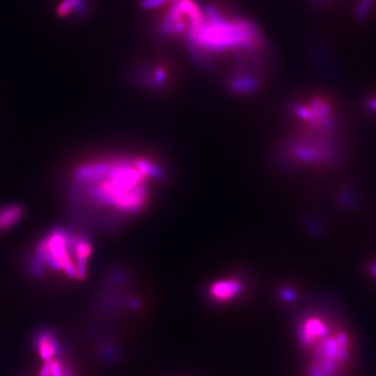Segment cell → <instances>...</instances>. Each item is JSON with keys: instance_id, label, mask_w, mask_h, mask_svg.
Wrapping results in <instances>:
<instances>
[{"instance_id": "6da1fadb", "label": "cell", "mask_w": 376, "mask_h": 376, "mask_svg": "<svg viewBox=\"0 0 376 376\" xmlns=\"http://www.w3.org/2000/svg\"><path fill=\"white\" fill-rule=\"evenodd\" d=\"M163 176L162 166L144 156H120L84 164L74 173L90 201L120 216L140 213Z\"/></svg>"}, {"instance_id": "7a4b0ae2", "label": "cell", "mask_w": 376, "mask_h": 376, "mask_svg": "<svg viewBox=\"0 0 376 376\" xmlns=\"http://www.w3.org/2000/svg\"><path fill=\"white\" fill-rule=\"evenodd\" d=\"M76 236L62 229L50 232L38 245L35 258L30 269L40 275L44 268L63 271L68 277L78 279L74 255Z\"/></svg>"}, {"instance_id": "3957f363", "label": "cell", "mask_w": 376, "mask_h": 376, "mask_svg": "<svg viewBox=\"0 0 376 376\" xmlns=\"http://www.w3.org/2000/svg\"><path fill=\"white\" fill-rule=\"evenodd\" d=\"M140 72L141 82L156 92H167L177 83L178 68L173 59L159 54L145 63Z\"/></svg>"}, {"instance_id": "277c9868", "label": "cell", "mask_w": 376, "mask_h": 376, "mask_svg": "<svg viewBox=\"0 0 376 376\" xmlns=\"http://www.w3.org/2000/svg\"><path fill=\"white\" fill-rule=\"evenodd\" d=\"M242 282L237 278L219 279L212 284L208 290L211 300L218 303H226L234 300L242 292Z\"/></svg>"}, {"instance_id": "5b68a950", "label": "cell", "mask_w": 376, "mask_h": 376, "mask_svg": "<svg viewBox=\"0 0 376 376\" xmlns=\"http://www.w3.org/2000/svg\"><path fill=\"white\" fill-rule=\"evenodd\" d=\"M36 343L40 356L46 362L51 361V359L59 353V344L49 331H43L39 334Z\"/></svg>"}, {"instance_id": "8992f818", "label": "cell", "mask_w": 376, "mask_h": 376, "mask_svg": "<svg viewBox=\"0 0 376 376\" xmlns=\"http://www.w3.org/2000/svg\"><path fill=\"white\" fill-rule=\"evenodd\" d=\"M24 214V209L18 204H12L0 210V229L5 230L15 226Z\"/></svg>"}, {"instance_id": "52a82bcc", "label": "cell", "mask_w": 376, "mask_h": 376, "mask_svg": "<svg viewBox=\"0 0 376 376\" xmlns=\"http://www.w3.org/2000/svg\"><path fill=\"white\" fill-rule=\"evenodd\" d=\"M81 3V0H64L59 7L58 13L60 16H65L70 13L74 8H77Z\"/></svg>"}, {"instance_id": "ba28073f", "label": "cell", "mask_w": 376, "mask_h": 376, "mask_svg": "<svg viewBox=\"0 0 376 376\" xmlns=\"http://www.w3.org/2000/svg\"><path fill=\"white\" fill-rule=\"evenodd\" d=\"M373 2V0H362L361 4L359 5L358 9H356V16L358 18H365L368 11H369V8L371 6V3Z\"/></svg>"}, {"instance_id": "9c48e42d", "label": "cell", "mask_w": 376, "mask_h": 376, "mask_svg": "<svg viewBox=\"0 0 376 376\" xmlns=\"http://www.w3.org/2000/svg\"><path fill=\"white\" fill-rule=\"evenodd\" d=\"M305 2L315 8H325L332 5L335 0H305Z\"/></svg>"}, {"instance_id": "30bf717a", "label": "cell", "mask_w": 376, "mask_h": 376, "mask_svg": "<svg viewBox=\"0 0 376 376\" xmlns=\"http://www.w3.org/2000/svg\"><path fill=\"white\" fill-rule=\"evenodd\" d=\"M63 372H62V366L58 361H52V368H51V373L50 376H62Z\"/></svg>"}, {"instance_id": "8fae6325", "label": "cell", "mask_w": 376, "mask_h": 376, "mask_svg": "<svg viewBox=\"0 0 376 376\" xmlns=\"http://www.w3.org/2000/svg\"><path fill=\"white\" fill-rule=\"evenodd\" d=\"M51 368H52V361H48V362H46V364H45V365H44V367L42 368V371H41L40 376H50Z\"/></svg>"}, {"instance_id": "7c38bea8", "label": "cell", "mask_w": 376, "mask_h": 376, "mask_svg": "<svg viewBox=\"0 0 376 376\" xmlns=\"http://www.w3.org/2000/svg\"><path fill=\"white\" fill-rule=\"evenodd\" d=\"M62 376H70V375H69V374H68V373H64V374H63V375H62Z\"/></svg>"}]
</instances>
